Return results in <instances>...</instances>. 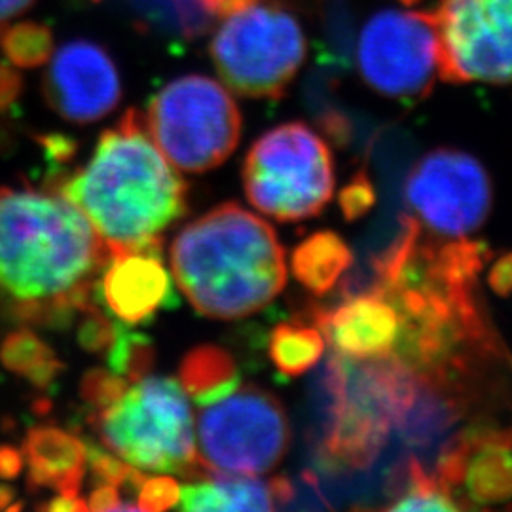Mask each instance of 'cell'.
<instances>
[{"label": "cell", "instance_id": "6da1fadb", "mask_svg": "<svg viewBox=\"0 0 512 512\" xmlns=\"http://www.w3.org/2000/svg\"><path fill=\"white\" fill-rule=\"evenodd\" d=\"M110 258L92 224L61 194L0 188V291L21 321L67 325L92 302Z\"/></svg>", "mask_w": 512, "mask_h": 512}, {"label": "cell", "instance_id": "7a4b0ae2", "mask_svg": "<svg viewBox=\"0 0 512 512\" xmlns=\"http://www.w3.org/2000/svg\"><path fill=\"white\" fill-rule=\"evenodd\" d=\"M186 183L148 135L145 118L129 109L103 131L86 167L59 184L92 224L112 256L154 251L162 234L186 213Z\"/></svg>", "mask_w": 512, "mask_h": 512}, {"label": "cell", "instance_id": "3957f363", "mask_svg": "<svg viewBox=\"0 0 512 512\" xmlns=\"http://www.w3.org/2000/svg\"><path fill=\"white\" fill-rule=\"evenodd\" d=\"M169 255L177 287L209 319L255 315L287 285L274 228L238 203H222L184 226Z\"/></svg>", "mask_w": 512, "mask_h": 512}, {"label": "cell", "instance_id": "277c9868", "mask_svg": "<svg viewBox=\"0 0 512 512\" xmlns=\"http://www.w3.org/2000/svg\"><path fill=\"white\" fill-rule=\"evenodd\" d=\"M92 423L105 446L139 471L203 475L196 423L183 387L171 378L147 376Z\"/></svg>", "mask_w": 512, "mask_h": 512}, {"label": "cell", "instance_id": "5b68a950", "mask_svg": "<svg viewBox=\"0 0 512 512\" xmlns=\"http://www.w3.org/2000/svg\"><path fill=\"white\" fill-rule=\"evenodd\" d=\"M249 203L277 222L317 217L334 194V158L310 126L289 122L258 137L243 162Z\"/></svg>", "mask_w": 512, "mask_h": 512}, {"label": "cell", "instance_id": "8992f818", "mask_svg": "<svg viewBox=\"0 0 512 512\" xmlns=\"http://www.w3.org/2000/svg\"><path fill=\"white\" fill-rule=\"evenodd\" d=\"M209 54L222 82L243 97L279 99L300 71L308 42L291 10L255 2L224 16Z\"/></svg>", "mask_w": 512, "mask_h": 512}, {"label": "cell", "instance_id": "52a82bcc", "mask_svg": "<svg viewBox=\"0 0 512 512\" xmlns=\"http://www.w3.org/2000/svg\"><path fill=\"white\" fill-rule=\"evenodd\" d=\"M145 126L175 169L205 173L232 156L243 120L238 103L217 80L184 74L152 97Z\"/></svg>", "mask_w": 512, "mask_h": 512}, {"label": "cell", "instance_id": "ba28073f", "mask_svg": "<svg viewBox=\"0 0 512 512\" xmlns=\"http://www.w3.org/2000/svg\"><path fill=\"white\" fill-rule=\"evenodd\" d=\"M198 458L207 471L258 476L274 471L291 446V423L279 399L256 385L239 384L200 404Z\"/></svg>", "mask_w": 512, "mask_h": 512}, {"label": "cell", "instance_id": "9c48e42d", "mask_svg": "<svg viewBox=\"0 0 512 512\" xmlns=\"http://www.w3.org/2000/svg\"><path fill=\"white\" fill-rule=\"evenodd\" d=\"M492 181L475 156L437 148L421 156L404 181L410 217L439 238H467L490 217Z\"/></svg>", "mask_w": 512, "mask_h": 512}, {"label": "cell", "instance_id": "30bf717a", "mask_svg": "<svg viewBox=\"0 0 512 512\" xmlns=\"http://www.w3.org/2000/svg\"><path fill=\"white\" fill-rule=\"evenodd\" d=\"M357 65L374 92L403 103L425 99L439 76L433 12L382 10L372 16L361 33Z\"/></svg>", "mask_w": 512, "mask_h": 512}, {"label": "cell", "instance_id": "8fae6325", "mask_svg": "<svg viewBox=\"0 0 512 512\" xmlns=\"http://www.w3.org/2000/svg\"><path fill=\"white\" fill-rule=\"evenodd\" d=\"M439 78L450 84L512 82V0H440Z\"/></svg>", "mask_w": 512, "mask_h": 512}, {"label": "cell", "instance_id": "7c38bea8", "mask_svg": "<svg viewBox=\"0 0 512 512\" xmlns=\"http://www.w3.org/2000/svg\"><path fill=\"white\" fill-rule=\"evenodd\" d=\"M42 95L46 105L63 120L92 124L120 105L122 78L114 57L103 44L74 38L48 59Z\"/></svg>", "mask_w": 512, "mask_h": 512}, {"label": "cell", "instance_id": "4fadbf2b", "mask_svg": "<svg viewBox=\"0 0 512 512\" xmlns=\"http://www.w3.org/2000/svg\"><path fill=\"white\" fill-rule=\"evenodd\" d=\"M440 486L459 509L512 501V429L473 427L450 440L435 467Z\"/></svg>", "mask_w": 512, "mask_h": 512}, {"label": "cell", "instance_id": "5bb4252c", "mask_svg": "<svg viewBox=\"0 0 512 512\" xmlns=\"http://www.w3.org/2000/svg\"><path fill=\"white\" fill-rule=\"evenodd\" d=\"M310 321L338 355L351 361L387 357L401 336V317L395 306L372 289L351 296L334 310L311 308Z\"/></svg>", "mask_w": 512, "mask_h": 512}, {"label": "cell", "instance_id": "9a60e30c", "mask_svg": "<svg viewBox=\"0 0 512 512\" xmlns=\"http://www.w3.org/2000/svg\"><path fill=\"white\" fill-rule=\"evenodd\" d=\"M169 296V275L158 253L126 251L110 258L103 275V298L124 323L135 325L152 317Z\"/></svg>", "mask_w": 512, "mask_h": 512}, {"label": "cell", "instance_id": "2e32d148", "mask_svg": "<svg viewBox=\"0 0 512 512\" xmlns=\"http://www.w3.org/2000/svg\"><path fill=\"white\" fill-rule=\"evenodd\" d=\"M23 458L29 467V486L33 490L80 492L88 446L78 437L59 427L38 425L25 437Z\"/></svg>", "mask_w": 512, "mask_h": 512}, {"label": "cell", "instance_id": "e0dca14e", "mask_svg": "<svg viewBox=\"0 0 512 512\" xmlns=\"http://www.w3.org/2000/svg\"><path fill=\"white\" fill-rule=\"evenodd\" d=\"M183 511H274L279 507L274 478L262 482L255 476L215 473L181 488L179 505Z\"/></svg>", "mask_w": 512, "mask_h": 512}, {"label": "cell", "instance_id": "ac0fdd59", "mask_svg": "<svg viewBox=\"0 0 512 512\" xmlns=\"http://www.w3.org/2000/svg\"><path fill=\"white\" fill-rule=\"evenodd\" d=\"M353 264L348 243L332 230H319L296 245L291 256L294 279L311 294H329Z\"/></svg>", "mask_w": 512, "mask_h": 512}, {"label": "cell", "instance_id": "d6986e66", "mask_svg": "<svg viewBox=\"0 0 512 512\" xmlns=\"http://www.w3.org/2000/svg\"><path fill=\"white\" fill-rule=\"evenodd\" d=\"M179 384L196 403H211L238 385L236 359L211 344L190 349L179 366Z\"/></svg>", "mask_w": 512, "mask_h": 512}, {"label": "cell", "instance_id": "ffe728a7", "mask_svg": "<svg viewBox=\"0 0 512 512\" xmlns=\"http://www.w3.org/2000/svg\"><path fill=\"white\" fill-rule=\"evenodd\" d=\"M325 348L327 340L313 323L293 321L281 323L272 330L268 355L283 376L298 378L323 359Z\"/></svg>", "mask_w": 512, "mask_h": 512}, {"label": "cell", "instance_id": "44dd1931", "mask_svg": "<svg viewBox=\"0 0 512 512\" xmlns=\"http://www.w3.org/2000/svg\"><path fill=\"white\" fill-rule=\"evenodd\" d=\"M393 501L387 503V511H459L458 503L448 494L435 473H429L420 459L410 456L403 469L395 473Z\"/></svg>", "mask_w": 512, "mask_h": 512}, {"label": "cell", "instance_id": "7402d4cb", "mask_svg": "<svg viewBox=\"0 0 512 512\" xmlns=\"http://www.w3.org/2000/svg\"><path fill=\"white\" fill-rule=\"evenodd\" d=\"M0 361L10 372L23 376L27 382L46 389L63 370L54 349L42 342L33 330L10 332L0 346Z\"/></svg>", "mask_w": 512, "mask_h": 512}, {"label": "cell", "instance_id": "603a6c76", "mask_svg": "<svg viewBox=\"0 0 512 512\" xmlns=\"http://www.w3.org/2000/svg\"><path fill=\"white\" fill-rule=\"evenodd\" d=\"M321 63L332 69H349L355 52V16L349 0H319Z\"/></svg>", "mask_w": 512, "mask_h": 512}, {"label": "cell", "instance_id": "cb8c5ba5", "mask_svg": "<svg viewBox=\"0 0 512 512\" xmlns=\"http://www.w3.org/2000/svg\"><path fill=\"white\" fill-rule=\"evenodd\" d=\"M0 50L16 69H38L54 54V33L38 21L10 23L0 33Z\"/></svg>", "mask_w": 512, "mask_h": 512}, {"label": "cell", "instance_id": "d4e9b609", "mask_svg": "<svg viewBox=\"0 0 512 512\" xmlns=\"http://www.w3.org/2000/svg\"><path fill=\"white\" fill-rule=\"evenodd\" d=\"M109 365L116 374L124 376L129 384H135L150 376L156 351L152 342L143 334H135L120 327L114 346L109 349Z\"/></svg>", "mask_w": 512, "mask_h": 512}, {"label": "cell", "instance_id": "484cf974", "mask_svg": "<svg viewBox=\"0 0 512 512\" xmlns=\"http://www.w3.org/2000/svg\"><path fill=\"white\" fill-rule=\"evenodd\" d=\"M128 387V380L114 370L92 368L82 376L80 397L84 403L95 408V412H103L116 403L128 391Z\"/></svg>", "mask_w": 512, "mask_h": 512}, {"label": "cell", "instance_id": "4316f807", "mask_svg": "<svg viewBox=\"0 0 512 512\" xmlns=\"http://www.w3.org/2000/svg\"><path fill=\"white\" fill-rule=\"evenodd\" d=\"M92 469L93 478L99 484H112L118 486L120 490L124 486H129L131 490H139L141 482L147 478L139 469H135L133 465L126 463L124 459L116 458L114 454H109L101 448L88 446V461H86Z\"/></svg>", "mask_w": 512, "mask_h": 512}, {"label": "cell", "instance_id": "83f0119b", "mask_svg": "<svg viewBox=\"0 0 512 512\" xmlns=\"http://www.w3.org/2000/svg\"><path fill=\"white\" fill-rule=\"evenodd\" d=\"M82 321L78 327V344L90 353H109L114 346L120 325H116L93 302L82 308Z\"/></svg>", "mask_w": 512, "mask_h": 512}, {"label": "cell", "instance_id": "f1b7e54d", "mask_svg": "<svg viewBox=\"0 0 512 512\" xmlns=\"http://www.w3.org/2000/svg\"><path fill=\"white\" fill-rule=\"evenodd\" d=\"M338 202H340L342 215L348 222L363 219L372 211L376 203V190L366 169H359L351 177V181L342 188Z\"/></svg>", "mask_w": 512, "mask_h": 512}, {"label": "cell", "instance_id": "f546056e", "mask_svg": "<svg viewBox=\"0 0 512 512\" xmlns=\"http://www.w3.org/2000/svg\"><path fill=\"white\" fill-rule=\"evenodd\" d=\"M139 511L160 512L179 505L181 486L173 476H147L137 490Z\"/></svg>", "mask_w": 512, "mask_h": 512}, {"label": "cell", "instance_id": "4dcf8cb0", "mask_svg": "<svg viewBox=\"0 0 512 512\" xmlns=\"http://www.w3.org/2000/svg\"><path fill=\"white\" fill-rule=\"evenodd\" d=\"M90 511H139L135 503L122 501V494L118 486L112 484H99L88 499Z\"/></svg>", "mask_w": 512, "mask_h": 512}, {"label": "cell", "instance_id": "1f68e13d", "mask_svg": "<svg viewBox=\"0 0 512 512\" xmlns=\"http://www.w3.org/2000/svg\"><path fill=\"white\" fill-rule=\"evenodd\" d=\"M23 90V78L21 74L0 61V112L8 110L16 101H18L19 93Z\"/></svg>", "mask_w": 512, "mask_h": 512}, {"label": "cell", "instance_id": "d6a6232c", "mask_svg": "<svg viewBox=\"0 0 512 512\" xmlns=\"http://www.w3.org/2000/svg\"><path fill=\"white\" fill-rule=\"evenodd\" d=\"M38 143L44 148V152L48 154L50 160H54L55 164H65L69 162L76 152V143L67 135H42L38 137Z\"/></svg>", "mask_w": 512, "mask_h": 512}, {"label": "cell", "instance_id": "836d02e7", "mask_svg": "<svg viewBox=\"0 0 512 512\" xmlns=\"http://www.w3.org/2000/svg\"><path fill=\"white\" fill-rule=\"evenodd\" d=\"M488 283L495 294L507 298L512 294V253L499 256L488 274Z\"/></svg>", "mask_w": 512, "mask_h": 512}, {"label": "cell", "instance_id": "e575fe53", "mask_svg": "<svg viewBox=\"0 0 512 512\" xmlns=\"http://www.w3.org/2000/svg\"><path fill=\"white\" fill-rule=\"evenodd\" d=\"M25 467V458L23 454L16 450L14 446L2 444L0 446V478L2 480H12L21 475Z\"/></svg>", "mask_w": 512, "mask_h": 512}, {"label": "cell", "instance_id": "d590c367", "mask_svg": "<svg viewBox=\"0 0 512 512\" xmlns=\"http://www.w3.org/2000/svg\"><path fill=\"white\" fill-rule=\"evenodd\" d=\"M38 509L52 512L88 511V503L80 497V492H61L52 501L40 505Z\"/></svg>", "mask_w": 512, "mask_h": 512}, {"label": "cell", "instance_id": "8d00e7d4", "mask_svg": "<svg viewBox=\"0 0 512 512\" xmlns=\"http://www.w3.org/2000/svg\"><path fill=\"white\" fill-rule=\"evenodd\" d=\"M192 2H196L211 18L213 16L224 18V16H230V14L238 12L245 6L255 4L258 0H192Z\"/></svg>", "mask_w": 512, "mask_h": 512}, {"label": "cell", "instance_id": "74e56055", "mask_svg": "<svg viewBox=\"0 0 512 512\" xmlns=\"http://www.w3.org/2000/svg\"><path fill=\"white\" fill-rule=\"evenodd\" d=\"M37 0H0V33L19 16L29 12Z\"/></svg>", "mask_w": 512, "mask_h": 512}, {"label": "cell", "instance_id": "f35d334b", "mask_svg": "<svg viewBox=\"0 0 512 512\" xmlns=\"http://www.w3.org/2000/svg\"><path fill=\"white\" fill-rule=\"evenodd\" d=\"M14 499L12 488H8L6 484H0V511L10 509V501Z\"/></svg>", "mask_w": 512, "mask_h": 512}, {"label": "cell", "instance_id": "ab89813d", "mask_svg": "<svg viewBox=\"0 0 512 512\" xmlns=\"http://www.w3.org/2000/svg\"><path fill=\"white\" fill-rule=\"evenodd\" d=\"M403 4H406V6H412V4H418L420 0H401Z\"/></svg>", "mask_w": 512, "mask_h": 512}]
</instances>
